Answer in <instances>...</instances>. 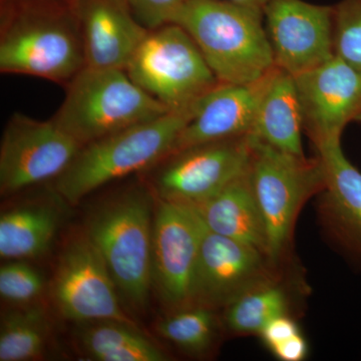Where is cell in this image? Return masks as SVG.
<instances>
[{
  "label": "cell",
  "instance_id": "6da1fadb",
  "mask_svg": "<svg viewBox=\"0 0 361 361\" xmlns=\"http://www.w3.org/2000/svg\"><path fill=\"white\" fill-rule=\"evenodd\" d=\"M85 66L78 6L66 0L0 1V71L68 85Z\"/></svg>",
  "mask_w": 361,
  "mask_h": 361
},
{
  "label": "cell",
  "instance_id": "7a4b0ae2",
  "mask_svg": "<svg viewBox=\"0 0 361 361\" xmlns=\"http://www.w3.org/2000/svg\"><path fill=\"white\" fill-rule=\"evenodd\" d=\"M220 82L245 84L276 68L262 9L228 0H187L178 16Z\"/></svg>",
  "mask_w": 361,
  "mask_h": 361
},
{
  "label": "cell",
  "instance_id": "3957f363",
  "mask_svg": "<svg viewBox=\"0 0 361 361\" xmlns=\"http://www.w3.org/2000/svg\"><path fill=\"white\" fill-rule=\"evenodd\" d=\"M153 195L141 185L111 196L90 214L85 229L118 295L137 311L146 307L153 286Z\"/></svg>",
  "mask_w": 361,
  "mask_h": 361
},
{
  "label": "cell",
  "instance_id": "277c9868",
  "mask_svg": "<svg viewBox=\"0 0 361 361\" xmlns=\"http://www.w3.org/2000/svg\"><path fill=\"white\" fill-rule=\"evenodd\" d=\"M196 106L169 111L85 145L70 167L54 180L56 194L71 205H77L104 185L146 172L171 153Z\"/></svg>",
  "mask_w": 361,
  "mask_h": 361
},
{
  "label": "cell",
  "instance_id": "5b68a950",
  "mask_svg": "<svg viewBox=\"0 0 361 361\" xmlns=\"http://www.w3.org/2000/svg\"><path fill=\"white\" fill-rule=\"evenodd\" d=\"M171 111L126 71L85 66L51 118L82 146Z\"/></svg>",
  "mask_w": 361,
  "mask_h": 361
},
{
  "label": "cell",
  "instance_id": "8992f818",
  "mask_svg": "<svg viewBox=\"0 0 361 361\" xmlns=\"http://www.w3.org/2000/svg\"><path fill=\"white\" fill-rule=\"evenodd\" d=\"M126 73L171 111L194 108L220 84L198 45L177 23L149 30Z\"/></svg>",
  "mask_w": 361,
  "mask_h": 361
},
{
  "label": "cell",
  "instance_id": "52a82bcc",
  "mask_svg": "<svg viewBox=\"0 0 361 361\" xmlns=\"http://www.w3.org/2000/svg\"><path fill=\"white\" fill-rule=\"evenodd\" d=\"M249 175L264 219L268 257L276 263L301 206L324 188L322 163L317 157L292 155L253 137Z\"/></svg>",
  "mask_w": 361,
  "mask_h": 361
},
{
  "label": "cell",
  "instance_id": "ba28073f",
  "mask_svg": "<svg viewBox=\"0 0 361 361\" xmlns=\"http://www.w3.org/2000/svg\"><path fill=\"white\" fill-rule=\"evenodd\" d=\"M253 137L197 145L164 158L145 173L158 200L196 206L245 173L250 165Z\"/></svg>",
  "mask_w": 361,
  "mask_h": 361
},
{
  "label": "cell",
  "instance_id": "9c48e42d",
  "mask_svg": "<svg viewBox=\"0 0 361 361\" xmlns=\"http://www.w3.org/2000/svg\"><path fill=\"white\" fill-rule=\"evenodd\" d=\"M82 147L52 120L13 114L0 144V193L11 196L56 180L70 167Z\"/></svg>",
  "mask_w": 361,
  "mask_h": 361
},
{
  "label": "cell",
  "instance_id": "30bf717a",
  "mask_svg": "<svg viewBox=\"0 0 361 361\" xmlns=\"http://www.w3.org/2000/svg\"><path fill=\"white\" fill-rule=\"evenodd\" d=\"M158 203L153 222V286L176 311L192 305V283L206 226L193 206Z\"/></svg>",
  "mask_w": 361,
  "mask_h": 361
},
{
  "label": "cell",
  "instance_id": "8fae6325",
  "mask_svg": "<svg viewBox=\"0 0 361 361\" xmlns=\"http://www.w3.org/2000/svg\"><path fill=\"white\" fill-rule=\"evenodd\" d=\"M59 312L71 322L115 320L135 324L126 315L103 257L87 235H78L61 252L54 280Z\"/></svg>",
  "mask_w": 361,
  "mask_h": 361
},
{
  "label": "cell",
  "instance_id": "7c38bea8",
  "mask_svg": "<svg viewBox=\"0 0 361 361\" xmlns=\"http://www.w3.org/2000/svg\"><path fill=\"white\" fill-rule=\"evenodd\" d=\"M263 13L275 66L280 70L299 75L336 56L334 6L267 0Z\"/></svg>",
  "mask_w": 361,
  "mask_h": 361
},
{
  "label": "cell",
  "instance_id": "4fadbf2b",
  "mask_svg": "<svg viewBox=\"0 0 361 361\" xmlns=\"http://www.w3.org/2000/svg\"><path fill=\"white\" fill-rule=\"evenodd\" d=\"M264 252L205 228L192 283V305L227 307L242 294L269 283Z\"/></svg>",
  "mask_w": 361,
  "mask_h": 361
},
{
  "label": "cell",
  "instance_id": "5bb4252c",
  "mask_svg": "<svg viewBox=\"0 0 361 361\" xmlns=\"http://www.w3.org/2000/svg\"><path fill=\"white\" fill-rule=\"evenodd\" d=\"M303 127L313 145L341 140L361 111V70L334 56L322 65L293 75Z\"/></svg>",
  "mask_w": 361,
  "mask_h": 361
},
{
  "label": "cell",
  "instance_id": "9a60e30c",
  "mask_svg": "<svg viewBox=\"0 0 361 361\" xmlns=\"http://www.w3.org/2000/svg\"><path fill=\"white\" fill-rule=\"evenodd\" d=\"M275 70L254 82H220L214 87L197 104L193 116L169 155L197 145L251 135L259 104Z\"/></svg>",
  "mask_w": 361,
  "mask_h": 361
},
{
  "label": "cell",
  "instance_id": "2e32d148",
  "mask_svg": "<svg viewBox=\"0 0 361 361\" xmlns=\"http://www.w3.org/2000/svg\"><path fill=\"white\" fill-rule=\"evenodd\" d=\"M85 66L126 71L149 30L123 0H80Z\"/></svg>",
  "mask_w": 361,
  "mask_h": 361
},
{
  "label": "cell",
  "instance_id": "e0dca14e",
  "mask_svg": "<svg viewBox=\"0 0 361 361\" xmlns=\"http://www.w3.org/2000/svg\"><path fill=\"white\" fill-rule=\"evenodd\" d=\"M324 175L323 208L332 231L361 257V172L348 161L341 140L314 145Z\"/></svg>",
  "mask_w": 361,
  "mask_h": 361
},
{
  "label": "cell",
  "instance_id": "ac0fdd59",
  "mask_svg": "<svg viewBox=\"0 0 361 361\" xmlns=\"http://www.w3.org/2000/svg\"><path fill=\"white\" fill-rule=\"evenodd\" d=\"M193 207L210 231L255 247L268 256L267 232L249 168L210 199Z\"/></svg>",
  "mask_w": 361,
  "mask_h": 361
},
{
  "label": "cell",
  "instance_id": "d6986e66",
  "mask_svg": "<svg viewBox=\"0 0 361 361\" xmlns=\"http://www.w3.org/2000/svg\"><path fill=\"white\" fill-rule=\"evenodd\" d=\"M303 116L293 75L276 66L254 121L251 135L273 148L304 155Z\"/></svg>",
  "mask_w": 361,
  "mask_h": 361
},
{
  "label": "cell",
  "instance_id": "ffe728a7",
  "mask_svg": "<svg viewBox=\"0 0 361 361\" xmlns=\"http://www.w3.org/2000/svg\"><path fill=\"white\" fill-rule=\"evenodd\" d=\"M59 225V211L45 202H32L4 211L0 217V256L6 260H28L44 255Z\"/></svg>",
  "mask_w": 361,
  "mask_h": 361
},
{
  "label": "cell",
  "instance_id": "44dd1931",
  "mask_svg": "<svg viewBox=\"0 0 361 361\" xmlns=\"http://www.w3.org/2000/svg\"><path fill=\"white\" fill-rule=\"evenodd\" d=\"M78 334L80 348L97 361H166L168 356L137 325L102 320L85 323Z\"/></svg>",
  "mask_w": 361,
  "mask_h": 361
},
{
  "label": "cell",
  "instance_id": "7402d4cb",
  "mask_svg": "<svg viewBox=\"0 0 361 361\" xmlns=\"http://www.w3.org/2000/svg\"><path fill=\"white\" fill-rule=\"evenodd\" d=\"M49 323L39 305L6 311L0 326V361L37 360L44 355Z\"/></svg>",
  "mask_w": 361,
  "mask_h": 361
},
{
  "label": "cell",
  "instance_id": "603a6c76",
  "mask_svg": "<svg viewBox=\"0 0 361 361\" xmlns=\"http://www.w3.org/2000/svg\"><path fill=\"white\" fill-rule=\"evenodd\" d=\"M286 294L272 282L242 294L227 306L226 323L237 334H259L273 318L286 314Z\"/></svg>",
  "mask_w": 361,
  "mask_h": 361
},
{
  "label": "cell",
  "instance_id": "cb8c5ba5",
  "mask_svg": "<svg viewBox=\"0 0 361 361\" xmlns=\"http://www.w3.org/2000/svg\"><path fill=\"white\" fill-rule=\"evenodd\" d=\"M159 334L188 355H201L211 348L216 334L215 317L210 308L191 305L173 311L157 326Z\"/></svg>",
  "mask_w": 361,
  "mask_h": 361
},
{
  "label": "cell",
  "instance_id": "d4e9b609",
  "mask_svg": "<svg viewBox=\"0 0 361 361\" xmlns=\"http://www.w3.org/2000/svg\"><path fill=\"white\" fill-rule=\"evenodd\" d=\"M334 9V54L361 70V0H341Z\"/></svg>",
  "mask_w": 361,
  "mask_h": 361
},
{
  "label": "cell",
  "instance_id": "484cf974",
  "mask_svg": "<svg viewBox=\"0 0 361 361\" xmlns=\"http://www.w3.org/2000/svg\"><path fill=\"white\" fill-rule=\"evenodd\" d=\"M26 260H8L0 268V295L14 305H27L44 290V278Z\"/></svg>",
  "mask_w": 361,
  "mask_h": 361
},
{
  "label": "cell",
  "instance_id": "4316f807",
  "mask_svg": "<svg viewBox=\"0 0 361 361\" xmlns=\"http://www.w3.org/2000/svg\"><path fill=\"white\" fill-rule=\"evenodd\" d=\"M130 13L146 30L176 23L187 0H123Z\"/></svg>",
  "mask_w": 361,
  "mask_h": 361
},
{
  "label": "cell",
  "instance_id": "83f0119b",
  "mask_svg": "<svg viewBox=\"0 0 361 361\" xmlns=\"http://www.w3.org/2000/svg\"><path fill=\"white\" fill-rule=\"evenodd\" d=\"M300 332L298 325L286 314L277 316L265 325L260 332L263 341L268 348L273 349L278 344L286 341Z\"/></svg>",
  "mask_w": 361,
  "mask_h": 361
},
{
  "label": "cell",
  "instance_id": "f1b7e54d",
  "mask_svg": "<svg viewBox=\"0 0 361 361\" xmlns=\"http://www.w3.org/2000/svg\"><path fill=\"white\" fill-rule=\"evenodd\" d=\"M271 351L282 361H301L307 355L308 345L306 339L299 332L286 341L278 344Z\"/></svg>",
  "mask_w": 361,
  "mask_h": 361
},
{
  "label": "cell",
  "instance_id": "f546056e",
  "mask_svg": "<svg viewBox=\"0 0 361 361\" xmlns=\"http://www.w3.org/2000/svg\"><path fill=\"white\" fill-rule=\"evenodd\" d=\"M234 4H242V6L254 7V8L264 9L267 0H228Z\"/></svg>",
  "mask_w": 361,
  "mask_h": 361
},
{
  "label": "cell",
  "instance_id": "4dcf8cb0",
  "mask_svg": "<svg viewBox=\"0 0 361 361\" xmlns=\"http://www.w3.org/2000/svg\"><path fill=\"white\" fill-rule=\"evenodd\" d=\"M66 1L71 2V4H75L77 6L80 4V0H66Z\"/></svg>",
  "mask_w": 361,
  "mask_h": 361
},
{
  "label": "cell",
  "instance_id": "1f68e13d",
  "mask_svg": "<svg viewBox=\"0 0 361 361\" xmlns=\"http://www.w3.org/2000/svg\"><path fill=\"white\" fill-rule=\"evenodd\" d=\"M358 123H361V111H360V116H358V121H357Z\"/></svg>",
  "mask_w": 361,
  "mask_h": 361
}]
</instances>
